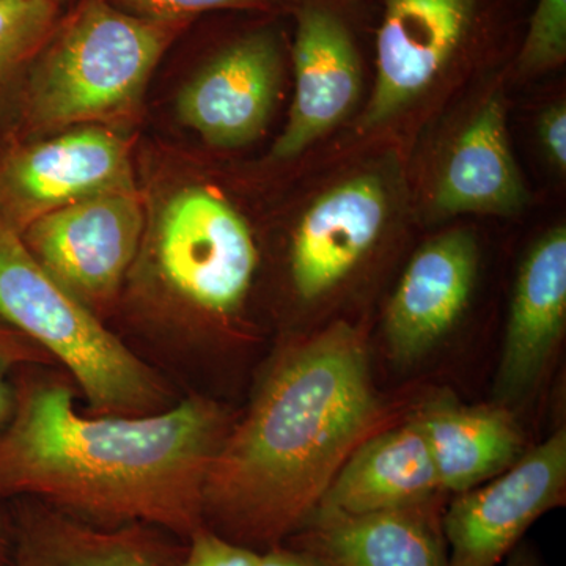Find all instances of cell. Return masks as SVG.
<instances>
[{"instance_id": "6da1fadb", "label": "cell", "mask_w": 566, "mask_h": 566, "mask_svg": "<svg viewBox=\"0 0 566 566\" xmlns=\"http://www.w3.org/2000/svg\"><path fill=\"white\" fill-rule=\"evenodd\" d=\"M0 428V505L35 499L103 527L145 524L191 538L223 438L218 406L185 398L155 415H81L70 376L21 368Z\"/></svg>"}, {"instance_id": "7a4b0ae2", "label": "cell", "mask_w": 566, "mask_h": 566, "mask_svg": "<svg viewBox=\"0 0 566 566\" xmlns=\"http://www.w3.org/2000/svg\"><path fill=\"white\" fill-rule=\"evenodd\" d=\"M378 417L359 331L333 324L286 349L205 475V527L240 545L279 546L319 501ZM256 551V549H255Z\"/></svg>"}, {"instance_id": "3957f363", "label": "cell", "mask_w": 566, "mask_h": 566, "mask_svg": "<svg viewBox=\"0 0 566 566\" xmlns=\"http://www.w3.org/2000/svg\"><path fill=\"white\" fill-rule=\"evenodd\" d=\"M182 24L136 17L111 0H84L55 25L32 62L18 142L77 126L128 128L139 117L153 71Z\"/></svg>"}, {"instance_id": "277c9868", "label": "cell", "mask_w": 566, "mask_h": 566, "mask_svg": "<svg viewBox=\"0 0 566 566\" xmlns=\"http://www.w3.org/2000/svg\"><path fill=\"white\" fill-rule=\"evenodd\" d=\"M0 319L69 371L88 415L147 416L169 408V390L150 365L59 285L2 218Z\"/></svg>"}, {"instance_id": "5b68a950", "label": "cell", "mask_w": 566, "mask_h": 566, "mask_svg": "<svg viewBox=\"0 0 566 566\" xmlns=\"http://www.w3.org/2000/svg\"><path fill=\"white\" fill-rule=\"evenodd\" d=\"M259 266L251 229L207 186H182L167 197L145 230L134 268L177 319L223 318L241 307Z\"/></svg>"}, {"instance_id": "8992f818", "label": "cell", "mask_w": 566, "mask_h": 566, "mask_svg": "<svg viewBox=\"0 0 566 566\" xmlns=\"http://www.w3.org/2000/svg\"><path fill=\"white\" fill-rule=\"evenodd\" d=\"M145 230L139 193L118 191L48 212L20 234L36 263L103 319L132 274Z\"/></svg>"}, {"instance_id": "52a82bcc", "label": "cell", "mask_w": 566, "mask_h": 566, "mask_svg": "<svg viewBox=\"0 0 566 566\" xmlns=\"http://www.w3.org/2000/svg\"><path fill=\"white\" fill-rule=\"evenodd\" d=\"M118 191L137 189L132 145L117 129L77 126L0 155V218L18 233L65 205Z\"/></svg>"}, {"instance_id": "ba28073f", "label": "cell", "mask_w": 566, "mask_h": 566, "mask_svg": "<svg viewBox=\"0 0 566 566\" xmlns=\"http://www.w3.org/2000/svg\"><path fill=\"white\" fill-rule=\"evenodd\" d=\"M566 490L564 428L491 480L458 495L442 520L449 566H497Z\"/></svg>"}, {"instance_id": "9c48e42d", "label": "cell", "mask_w": 566, "mask_h": 566, "mask_svg": "<svg viewBox=\"0 0 566 566\" xmlns=\"http://www.w3.org/2000/svg\"><path fill=\"white\" fill-rule=\"evenodd\" d=\"M281 52L268 32L219 52L178 93V120L216 148H240L266 129L281 85Z\"/></svg>"}, {"instance_id": "30bf717a", "label": "cell", "mask_w": 566, "mask_h": 566, "mask_svg": "<svg viewBox=\"0 0 566 566\" xmlns=\"http://www.w3.org/2000/svg\"><path fill=\"white\" fill-rule=\"evenodd\" d=\"M474 14L475 0H386L363 128L390 120L427 91L463 43Z\"/></svg>"}, {"instance_id": "8fae6325", "label": "cell", "mask_w": 566, "mask_h": 566, "mask_svg": "<svg viewBox=\"0 0 566 566\" xmlns=\"http://www.w3.org/2000/svg\"><path fill=\"white\" fill-rule=\"evenodd\" d=\"M294 98L275 140L274 159L285 161L335 128L356 106L363 88L359 52L345 22L323 7H305L293 46Z\"/></svg>"}, {"instance_id": "7c38bea8", "label": "cell", "mask_w": 566, "mask_h": 566, "mask_svg": "<svg viewBox=\"0 0 566 566\" xmlns=\"http://www.w3.org/2000/svg\"><path fill=\"white\" fill-rule=\"evenodd\" d=\"M479 249L465 230L434 238L412 256L386 315L398 364L419 360L458 322L474 290Z\"/></svg>"}, {"instance_id": "4fadbf2b", "label": "cell", "mask_w": 566, "mask_h": 566, "mask_svg": "<svg viewBox=\"0 0 566 566\" xmlns=\"http://www.w3.org/2000/svg\"><path fill=\"white\" fill-rule=\"evenodd\" d=\"M389 202L379 178L365 175L335 186L305 211L292 248L294 290L316 300L338 285L374 248Z\"/></svg>"}, {"instance_id": "5bb4252c", "label": "cell", "mask_w": 566, "mask_h": 566, "mask_svg": "<svg viewBox=\"0 0 566 566\" xmlns=\"http://www.w3.org/2000/svg\"><path fill=\"white\" fill-rule=\"evenodd\" d=\"M3 509L10 524V566L170 565L159 528L96 526L35 499H14Z\"/></svg>"}, {"instance_id": "9a60e30c", "label": "cell", "mask_w": 566, "mask_h": 566, "mask_svg": "<svg viewBox=\"0 0 566 566\" xmlns=\"http://www.w3.org/2000/svg\"><path fill=\"white\" fill-rule=\"evenodd\" d=\"M566 319V230L543 234L521 266L506 324L497 392L516 400L534 389Z\"/></svg>"}, {"instance_id": "2e32d148", "label": "cell", "mask_w": 566, "mask_h": 566, "mask_svg": "<svg viewBox=\"0 0 566 566\" xmlns=\"http://www.w3.org/2000/svg\"><path fill=\"white\" fill-rule=\"evenodd\" d=\"M438 490L427 441L412 422L360 442L334 476L312 520L422 505Z\"/></svg>"}, {"instance_id": "e0dca14e", "label": "cell", "mask_w": 566, "mask_h": 566, "mask_svg": "<svg viewBox=\"0 0 566 566\" xmlns=\"http://www.w3.org/2000/svg\"><path fill=\"white\" fill-rule=\"evenodd\" d=\"M442 214H515L527 202L499 93L476 111L453 144L434 191Z\"/></svg>"}, {"instance_id": "ac0fdd59", "label": "cell", "mask_w": 566, "mask_h": 566, "mask_svg": "<svg viewBox=\"0 0 566 566\" xmlns=\"http://www.w3.org/2000/svg\"><path fill=\"white\" fill-rule=\"evenodd\" d=\"M308 524L307 553L327 566H449L442 524L424 504Z\"/></svg>"}, {"instance_id": "d6986e66", "label": "cell", "mask_w": 566, "mask_h": 566, "mask_svg": "<svg viewBox=\"0 0 566 566\" xmlns=\"http://www.w3.org/2000/svg\"><path fill=\"white\" fill-rule=\"evenodd\" d=\"M416 422L430 450L439 490L464 493L520 457L521 433L504 409L439 400Z\"/></svg>"}, {"instance_id": "ffe728a7", "label": "cell", "mask_w": 566, "mask_h": 566, "mask_svg": "<svg viewBox=\"0 0 566 566\" xmlns=\"http://www.w3.org/2000/svg\"><path fill=\"white\" fill-rule=\"evenodd\" d=\"M57 24L59 0H0V155L20 140L25 80Z\"/></svg>"}, {"instance_id": "44dd1931", "label": "cell", "mask_w": 566, "mask_h": 566, "mask_svg": "<svg viewBox=\"0 0 566 566\" xmlns=\"http://www.w3.org/2000/svg\"><path fill=\"white\" fill-rule=\"evenodd\" d=\"M566 57V0H538L517 69L538 74L556 69Z\"/></svg>"}, {"instance_id": "7402d4cb", "label": "cell", "mask_w": 566, "mask_h": 566, "mask_svg": "<svg viewBox=\"0 0 566 566\" xmlns=\"http://www.w3.org/2000/svg\"><path fill=\"white\" fill-rule=\"evenodd\" d=\"M31 365H55L50 354L44 353L31 338L25 337L11 324L0 319V428L13 411V379L18 371Z\"/></svg>"}, {"instance_id": "603a6c76", "label": "cell", "mask_w": 566, "mask_h": 566, "mask_svg": "<svg viewBox=\"0 0 566 566\" xmlns=\"http://www.w3.org/2000/svg\"><path fill=\"white\" fill-rule=\"evenodd\" d=\"M118 9L156 21L188 22L193 14L221 9H249L268 0H111Z\"/></svg>"}, {"instance_id": "cb8c5ba5", "label": "cell", "mask_w": 566, "mask_h": 566, "mask_svg": "<svg viewBox=\"0 0 566 566\" xmlns=\"http://www.w3.org/2000/svg\"><path fill=\"white\" fill-rule=\"evenodd\" d=\"M188 554L178 566H259L260 553L202 527L189 538Z\"/></svg>"}, {"instance_id": "d4e9b609", "label": "cell", "mask_w": 566, "mask_h": 566, "mask_svg": "<svg viewBox=\"0 0 566 566\" xmlns=\"http://www.w3.org/2000/svg\"><path fill=\"white\" fill-rule=\"evenodd\" d=\"M539 140L556 164L558 170L565 172L566 167V109L564 104H556L543 114L539 120Z\"/></svg>"}, {"instance_id": "484cf974", "label": "cell", "mask_w": 566, "mask_h": 566, "mask_svg": "<svg viewBox=\"0 0 566 566\" xmlns=\"http://www.w3.org/2000/svg\"><path fill=\"white\" fill-rule=\"evenodd\" d=\"M259 566H327L307 551H290L283 547H271L260 554Z\"/></svg>"}, {"instance_id": "4316f807", "label": "cell", "mask_w": 566, "mask_h": 566, "mask_svg": "<svg viewBox=\"0 0 566 566\" xmlns=\"http://www.w3.org/2000/svg\"><path fill=\"white\" fill-rule=\"evenodd\" d=\"M10 556V524L6 509L0 505V560H9Z\"/></svg>"}, {"instance_id": "83f0119b", "label": "cell", "mask_w": 566, "mask_h": 566, "mask_svg": "<svg viewBox=\"0 0 566 566\" xmlns=\"http://www.w3.org/2000/svg\"><path fill=\"white\" fill-rule=\"evenodd\" d=\"M509 566H539L534 554L527 549H520L510 558Z\"/></svg>"}, {"instance_id": "f1b7e54d", "label": "cell", "mask_w": 566, "mask_h": 566, "mask_svg": "<svg viewBox=\"0 0 566 566\" xmlns=\"http://www.w3.org/2000/svg\"><path fill=\"white\" fill-rule=\"evenodd\" d=\"M0 566H10L9 560H0Z\"/></svg>"}, {"instance_id": "f546056e", "label": "cell", "mask_w": 566, "mask_h": 566, "mask_svg": "<svg viewBox=\"0 0 566 566\" xmlns=\"http://www.w3.org/2000/svg\"><path fill=\"white\" fill-rule=\"evenodd\" d=\"M166 566H170V565H166Z\"/></svg>"}]
</instances>
